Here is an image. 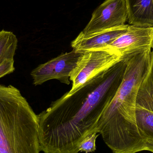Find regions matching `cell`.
Instances as JSON below:
<instances>
[{
    "label": "cell",
    "instance_id": "6da1fadb",
    "mask_svg": "<svg viewBox=\"0 0 153 153\" xmlns=\"http://www.w3.org/2000/svg\"><path fill=\"white\" fill-rule=\"evenodd\" d=\"M123 59L71 94H65L38 115L39 140L44 153H78L88 135L95 132L124 78Z\"/></svg>",
    "mask_w": 153,
    "mask_h": 153
},
{
    "label": "cell",
    "instance_id": "7a4b0ae2",
    "mask_svg": "<svg viewBox=\"0 0 153 153\" xmlns=\"http://www.w3.org/2000/svg\"><path fill=\"white\" fill-rule=\"evenodd\" d=\"M151 52L128 60L123 81L98 123L95 132L102 135L108 147L126 149L143 140L137 125L136 99L139 85L149 68Z\"/></svg>",
    "mask_w": 153,
    "mask_h": 153
},
{
    "label": "cell",
    "instance_id": "3957f363",
    "mask_svg": "<svg viewBox=\"0 0 153 153\" xmlns=\"http://www.w3.org/2000/svg\"><path fill=\"white\" fill-rule=\"evenodd\" d=\"M38 115L19 89L0 84V153H39Z\"/></svg>",
    "mask_w": 153,
    "mask_h": 153
},
{
    "label": "cell",
    "instance_id": "277c9868",
    "mask_svg": "<svg viewBox=\"0 0 153 153\" xmlns=\"http://www.w3.org/2000/svg\"><path fill=\"white\" fill-rule=\"evenodd\" d=\"M122 60L119 54L108 48L82 53L70 75L72 86L67 93L71 94L75 92L89 80L108 71Z\"/></svg>",
    "mask_w": 153,
    "mask_h": 153
},
{
    "label": "cell",
    "instance_id": "5b68a950",
    "mask_svg": "<svg viewBox=\"0 0 153 153\" xmlns=\"http://www.w3.org/2000/svg\"><path fill=\"white\" fill-rule=\"evenodd\" d=\"M117 52L123 59H129L136 55L153 48V27H142L129 25L126 32L107 47Z\"/></svg>",
    "mask_w": 153,
    "mask_h": 153
},
{
    "label": "cell",
    "instance_id": "8992f818",
    "mask_svg": "<svg viewBox=\"0 0 153 153\" xmlns=\"http://www.w3.org/2000/svg\"><path fill=\"white\" fill-rule=\"evenodd\" d=\"M82 54L73 50L71 52L61 54L57 57L39 65L30 74L33 84L40 85L52 79H56L65 84H70V75Z\"/></svg>",
    "mask_w": 153,
    "mask_h": 153
},
{
    "label": "cell",
    "instance_id": "52a82bcc",
    "mask_svg": "<svg viewBox=\"0 0 153 153\" xmlns=\"http://www.w3.org/2000/svg\"><path fill=\"white\" fill-rule=\"evenodd\" d=\"M128 14L125 0H106L93 13L82 32L91 34L125 25Z\"/></svg>",
    "mask_w": 153,
    "mask_h": 153
},
{
    "label": "cell",
    "instance_id": "ba28073f",
    "mask_svg": "<svg viewBox=\"0 0 153 153\" xmlns=\"http://www.w3.org/2000/svg\"><path fill=\"white\" fill-rule=\"evenodd\" d=\"M129 25L105 30L91 34H85L81 32L72 41L73 50L79 53L102 49L107 47L117 38L127 31Z\"/></svg>",
    "mask_w": 153,
    "mask_h": 153
},
{
    "label": "cell",
    "instance_id": "9c48e42d",
    "mask_svg": "<svg viewBox=\"0 0 153 153\" xmlns=\"http://www.w3.org/2000/svg\"><path fill=\"white\" fill-rule=\"evenodd\" d=\"M129 25L153 27V0H125Z\"/></svg>",
    "mask_w": 153,
    "mask_h": 153
},
{
    "label": "cell",
    "instance_id": "30bf717a",
    "mask_svg": "<svg viewBox=\"0 0 153 153\" xmlns=\"http://www.w3.org/2000/svg\"><path fill=\"white\" fill-rule=\"evenodd\" d=\"M136 105L153 112V48L148 71L138 88Z\"/></svg>",
    "mask_w": 153,
    "mask_h": 153
},
{
    "label": "cell",
    "instance_id": "8fae6325",
    "mask_svg": "<svg viewBox=\"0 0 153 153\" xmlns=\"http://www.w3.org/2000/svg\"><path fill=\"white\" fill-rule=\"evenodd\" d=\"M136 119L142 137L146 140H153V112L136 105Z\"/></svg>",
    "mask_w": 153,
    "mask_h": 153
},
{
    "label": "cell",
    "instance_id": "7c38bea8",
    "mask_svg": "<svg viewBox=\"0 0 153 153\" xmlns=\"http://www.w3.org/2000/svg\"><path fill=\"white\" fill-rule=\"evenodd\" d=\"M18 43V39L12 32L0 30V64L5 59H14Z\"/></svg>",
    "mask_w": 153,
    "mask_h": 153
},
{
    "label": "cell",
    "instance_id": "4fadbf2b",
    "mask_svg": "<svg viewBox=\"0 0 153 153\" xmlns=\"http://www.w3.org/2000/svg\"><path fill=\"white\" fill-rule=\"evenodd\" d=\"M96 132L88 135L80 143L78 147L79 152H85L86 153L93 152L96 150L95 142L98 137Z\"/></svg>",
    "mask_w": 153,
    "mask_h": 153
},
{
    "label": "cell",
    "instance_id": "5bb4252c",
    "mask_svg": "<svg viewBox=\"0 0 153 153\" xmlns=\"http://www.w3.org/2000/svg\"><path fill=\"white\" fill-rule=\"evenodd\" d=\"M14 59H6L0 64V78L14 71Z\"/></svg>",
    "mask_w": 153,
    "mask_h": 153
},
{
    "label": "cell",
    "instance_id": "9a60e30c",
    "mask_svg": "<svg viewBox=\"0 0 153 153\" xmlns=\"http://www.w3.org/2000/svg\"><path fill=\"white\" fill-rule=\"evenodd\" d=\"M145 151H150L153 153V140H146V143Z\"/></svg>",
    "mask_w": 153,
    "mask_h": 153
}]
</instances>
